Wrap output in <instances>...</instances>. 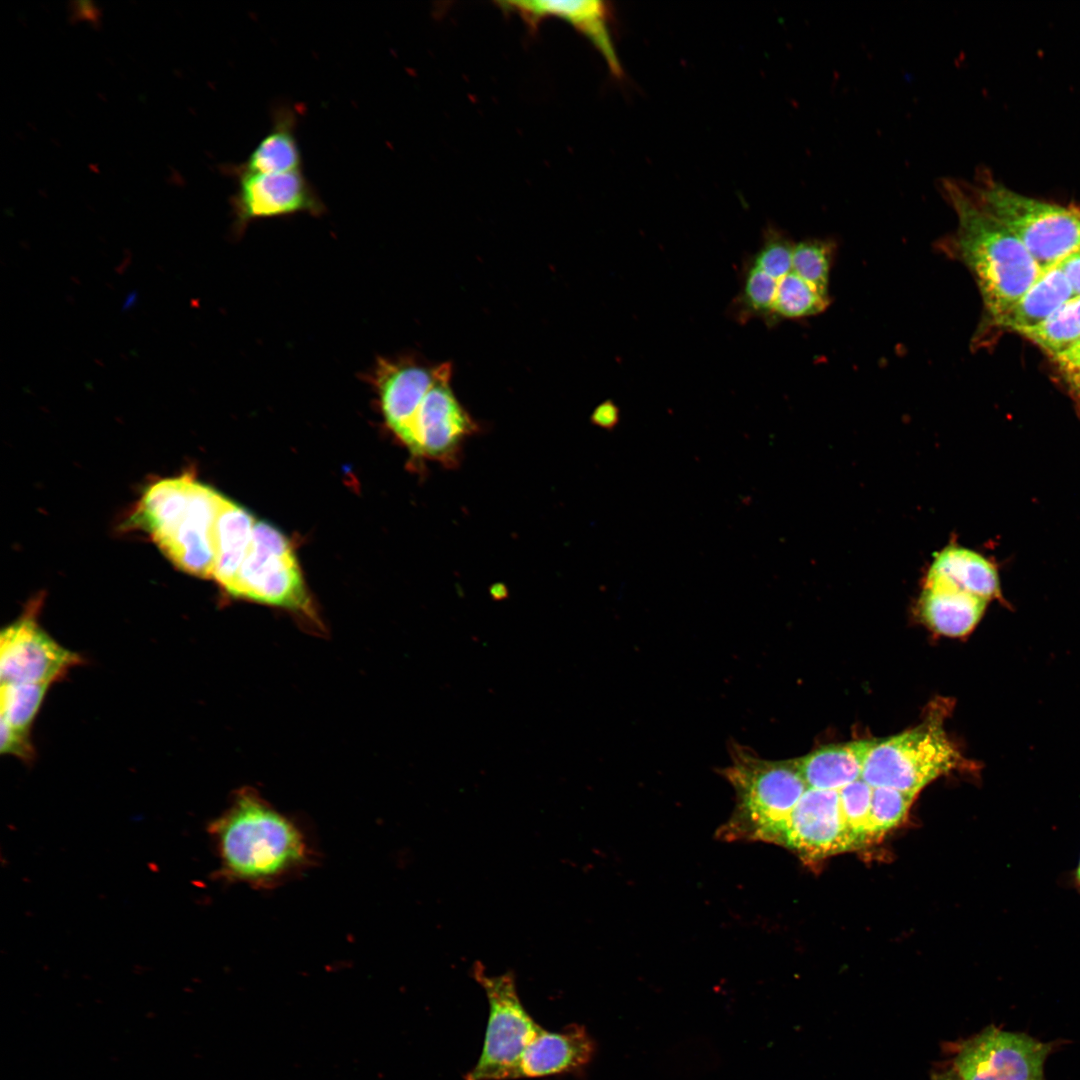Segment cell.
Segmentation results:
<instances>
[{"mask_svg": "<svg viewBox=\"0 0 1080 1080\" xmlns=\"http://www.w3.org/2000/svg\"><path fill=\"white\" fill-rule=\"evenodd\" d=\"M219 860L218 875L255 889H272L316 862L309 832L249 788L208 825Z\"/></svg>", "mask_w": 1080, "mask_h": 1080, "instance_id": "cell-1", "label": "cell"}, {"mask_svg": "<svg viewBox=\"0 0 1080 1080\" xmlns=\"http://www.w3.org/2000/svg\"><path fill=\"white\" fill-rule=\"evenodd\" d=\"M943 190L955 211L957 227L941 247L973 274L991 325L1036 283L1043 270L1022 242L975 200L966 183L946 180Z\"/></svg>", "mask_w": 1080, "mask_h": 1080, "instance_id": "cell-2", "label": "cell"}, {"mask_svg": "<svg viewBox=\"0 0 1080 1080\" xmlns=\"http://www.w3.org/2000/svg\"><path fill=\"white\" fill-rule=\"evenodd\" d=\"M224 500L213 488L183 474L151 484L136 516L177 568L213 578L215 527Z\"/></svg>", "mask_w": 1080, "mask_h": 1080, "instance_id": "cell-3", "label": "cell"}, {"mask_svg": "<svg viewBox=\"0 0 1080 1080\" xmlns=\"http://www.w3.org/2000/svg\"><path fill=\"white\" fill-rule=\"evenodd\" d=\"M721 774L735 791L736 806L717 837L781 845L787 820L808 789L797 761H771L735 749Z\"/></svg>", "mask_w": 1080, "mask_h": 1080, "instance_id": "cell-4", "label": "cell"}, {"mask_svg": "<svg viewBox=\"0 0 1080 1080\" xmlns=\"http://www.w3.org/2000/svg\"><path fill=\"white\" fill-rule=\"evenodd\" d=\"M966 185L975 200L1022 242L1043 272L1080 250V208L1022 194L986 174Z\"/></svg>", "mask_w": 1080, "mask_h": 1080, "instance_id": "cell-5", "label": "cell"}, {"mask_svg": "<svg viewBox=\"0 0 1080 1080\" xmlns=\"http://www.w3.org/2000/svg\"><path fill=\"white\" fill-rule=\"evenodd\" d=\"M960 752L937 715L901 734L873 740L861 779L871 787H888L916 796L926 785L958 768Z\"/></svg>", "mask_w": 1080, "mask_h": 1080, "instance_id": "cell-6", "label": "cell"}, {"mask_svg": "<svg viewBox=\"0 0 1080 1080\" xmlns=\"http://www.w3.org/2000/svg\"><path fill=\"white\" fill-rule=\"evenodd\" d=\"M225 592L237 599L283 608L317 621L289 540L266 522H256L248 552Z\"/></svg>", "mask_w": 1080, "mask_h": 1080, "instance_id": "cell-7", "label": "cell"}, {"mask_svg": "<svg viewBox=\"0 0 1080 1080\" xmlns=\"http://www.w3.org/2000/svg\"><path fill=\"white\" fill-rule=\"evenodd\" d=\"M474 976L489 1005L482 1051L465 1080L515 1079L521 1057L542 1027L523 1006L511 973L487 975L479 965Z\"/></svg>", "mask_w": 1080, "mask_h": 1080, "instance_id": "cell-8", "label": "cell"}, {"mask_svg": "<svg viewBox=\"0 0 1080 1080\" xmlns=\"http://www.w3.org/2000/svg\"><path fill=\"white\" fill-rule=\"evenodd\" d=\"M451 372L450 363L440 364L435 382L400 438L413 455L447 466L456 464L464 440L475 429L451 389Z\"/></svg>", "mask_w": 1080, "mask_h": 1080, "instance_id": "cell-9", "label": "cell"}, {"mask_svg": "<svg viewBox=\"0 0 1080 1080\" xmlns=\"http://www.w3.org/2000/svg\"><path fill=\"white\" fill-rule=\"evenodd\" d=\"M1051 1045L990 1026L962 1044L954 1070L961 1080H1045Z\"/></svg>", "mask_w": 1080, "mask_h": 1080, "instance_id": "cell-10", "label": "cell"}, {"mask_svg": "<svg viewBox=\"0 0 1080 1080\" xmlns=\"http://www.w3.org/2000/svg\"><path fill=\"white\" fill-rule=\"evenodd\" d=\"M34 603L0 636L1 684H48L79 665V654L61 646L37 621Z\"/></svg>", "mask_w": 1080, "mask_h": 1080, "instance_id": "cell-11", "label": "cell"}, {"mask_svg": "<svg viewBox=\"0 0 1080 1080\" xmlns=\"http://www.w3.org/2000/svg\"><path fill=\"white\" fill-rule=\"evenodd\" d=\"M237 182L230 199L233 229L242 233L257 219L308 213L322 215L326 208L314 186L300 171L270 174L232 173Z\"/></svg>", "mask_w": 1080, "mask_h": 1080, "instance_id": "cell-12", "label": "cell"}, {"mask_svg": "<svg viewBox=\"0 0 1080 1080\" xmlns=\"http://www.w3.org/2000/svg\"><path fill=\"white\" fill-rule=\"evenodd\" d=\"M781 846L806 862L856 850L842 815L839 790L808 788L787 820Z\"/></svg>", "mask_w": 1080, "mask_h": 1080, "instance_id": "cell-13", "label": "cell"}, {"mask_svg": "<svg viewBox=\"0 0 1080 1080\" xmlns=\"http://www.w3.org/2000/svg\"><path fill=\"white\" fill-rule=\"evenodd\" d=\"M440 364L426 367L412 360L380 358L372 379L387 426L400 439L426 393L435 382Z\"/></svg>", "mask_w": 1080, "mask_h": 1080, "instance_id": "cell-14", "label": "cell"}, {"mask_svg": "<svg viewBox=\"0 0 1080 1080\" xmlns=\"http://www.w3.org/2000/svg\"><path fill=\"white\" fill-rule=\"evenodd\" d=\"M498 5L505 11L519 15L531 30H536L541 21L549 17L568 22L593 43L608 63L610 70L616 76L621 75V66L608 29L609 8L605 2L532 0L502 1Z\"/></svg>", "mask_w": 1080, "mask_h": 1080, "instance_id": "cell-15", "label": "cell"}, {"mask_svg": "<svg viewBox=\"0 0 1080 1080\" xmlns=\"http://www.w3.org/2000/svg\"><path fill=\"white\" fill-rule=\"evenodd\" d=\"M594 1051V1042L581 1025L559 1032L542 1028L525 1049L515 1079L575 1072L591 1061Z\"/></svg>", "mask_w": 1080, "mask_h": 1080, "instance_id": "cell-16", "label": "cell"}, {"mask_svg": "<svg viewBox=\"0 0 1080 1080\" xmlns=\"http://www.w3.org/2000/svg\"><path fill=\"white\" fill-rule=\"evenodd\" d=\"M297 111L278 106L268 133L257 143L247 159L239 164L223 165L232 173L270 174L302 170V155L296 137Z\"/></svg>", "mask_w": 1080, "mask_h": 1080, "instance_id": "cell-17", "label": "cell"}, {"mask_svg": "<svg viewBox=\"0 0 1080 1080\" xmlns=\"http://www.w3.org/2000/svg\"><path fill=\"white\" fill-rule=\"evenodd\" d=\"M925 581L945 584L986 601L1001 597L995 566L981 554L956 544L934 554Z\"/></svg>", "mask_w": 1080, "mask_h": 1080, "instance_id": "cell-18", "label": "cell"}, {"mask_svg": "<svg viewBox=\"0 0 1080 1080\" xmlns=\"http://www.w3.org/2000/svg\"><path fill=\"white\" fill-rule=\"evenodd\" d=\"M987 603L957 588L925 581L919 606L923 620L934 632L961 637L975 628Z\"/></svg>", "mask_w": 1080, "mask_h": 1080, "instance_id": "cell-19", "label": "cell"}, {"mask_svg": "<svg viewBox=\"0 0 1080 1080\" xmlns=\"http://www.w3.org/2000/svg\"><path fill=\"white\" fill-rule=\"evenodd\" d=\"M873 740L821 747L796 760L808 788L840 790L861 778Z\"/></svg>", "mask_w": 1080, "mask_h": 1080, "instance_id": "cell-20", "label": "cell"}, {"mask_svg": "<svg viewBox=\"0 0 1080 1080\" xmlns=\"http://www.w3.org/2000/svg\"><path fill=\"white\" fill-rule=\"evenodd\" d=\"M1073 297V290L1057 265L1044 271L1036 283L990 326L1019 333L1042 323Z\"/></svg>", "mask_w": 1080, "mask_h": 1080, "instance_id": "cell-21", "label": "cell"}, {"mask_svg": "<svg viewBox=\"0 0 1080 1080\" xmlns=\"http://www.w3.org/2000/svg\"><path fill=\"white\" fill-rule=\"evenodd\" d=\"M255 518L225 498L215 527L213 579L225 590L235 578L250 547Z\"/></svg>", "mask_w": 1080, "mask_h": 1080, "instance_id": "cell-22", "label": "cell"}, {"mask_svg": "<svg viewBox=\"0 0 1080 1080\" xmlns=\"http://www.w3.org/2000/svg\"><path fill=\"white\" fill-rule=\"evenodd\" d=\"M759 272L772 284L774 290L768 321L816 315L823 312L830 303L829 294L804 280L795 272L793 266L788 273L775 280Z\"/></svg>", "mask_w": 1080, "mask_h": 1080, "instance_id": "cell-23", "label": "cell"}, {"mask_svg": "<svg viewBox=\"0 0 1080 1080\" xmlns=\"http://www.w3.org/2000/svg\"><path fill=\"white\" fill-rule=\"evenodd\" d=\"M1020 335L1047 352L1051 358L1080 339V296H1075L1042 323Z\"/></svg>", "mask_w": 1080, "mask_h": 1080, "instance_id": "cell-24", "label": "cell"}, {"mask_svg": "<svg viewBox=\"0 0 1080 1080\" xmlns=\"http://www.w3.org/2000/svg\"><path fill=\"white\" fill-rule=\"evenodd\" d=\"M48 684H1V720L30 734L32 723L45 698Z\"/></svg>", "mask_w": 1080, "mask_h": 1080, "instance_id": "cell-25", "label": "cell"}, {"mask_svg": "<svg viewBox=\"0 0 1080 1080\" xmlns=\"http://www.w3.org/2000/svg\"><path fill=\"white\" fill-rule=\"evenodd\" d=\"M872 790L861 778L839 790L842 815L856 849L877 842L870 820Z\"/></svg>", "mask_w": 1080, "mask_h": 1080, "instance_id": "cell-26", "label": "cell"}, {"mask_svg": "<svg viewBox=\"0 0 1080 1080\" xmlns=\"http://www.w3.org/2000/svg\"><path fill=\"white\" fill-rule=\"evenodd\" d=\"M835 246L833 242L809 239L795 243L792 266L804 280L828 293L829 275Z\"/></svg>", "mask_w": 1080, "mask_h": 1080, "instance_id": "cell-27", "label": "cell"}, {"mask_svg": "<svg viewBox=\"0 0 1080 1080\" xmlns=\"http://www.w3.org/2000/svg\"><path fill=\"white\" fill-rule=\"evenodd\" d=\"M915 797L888 787L873 788L870 820L877 842L903 822Z\"/></svg>", "mask_w": 1080, "mask_h": 1080, "instance_id": "cell-28", "label": "cell"}, {"mask_svg": "<svg viewBox=\"0 0 1080 1080\" xmlns=\"http://www.w3.org/2000/svg\"><path fill=\"white\" fill-rule=\"evenodd\" d=\"M0 752L25 761L33 759L34 749L30 734L21 732L1 720Z\"/></svg>", "mask_w": 1080, "mask_h": 1080, "instance_id": "cell-29", "label": "cell"}, {"mask_svg": "<svg viewBox=\"0 0 1080 1080\" xmlns=\"http://www.w3.org/2000/svg\"><path fill=\"white\" fill-rule=\"evenodd\" d=\"M1058 266L1067 278L1074 296H1080V250L1067 256Z\"/></svg>", "mask_w": 1080, "mask_h": 1080, "instance_id": "cell-30", "label": "cell"}, {"mask_svg": "<svg viewBox=\"0 0 1080 1080\" xmlns=\"http://www.w3.org/2000/svg\"><path fill=\"white\" fill-rule=\"evenodd\" d=\"M1061 373L1080 368V339L1052 357Z\"/></svg>", "mask_w": 1080, "mask_h": 1080, "instance_id": "cell-31", "label": "cell"}, {"mask_svg": "<svg viewBox=\"0 0 1080 1080\" xmlns=\"http://www.w3.org/2000/svg\"><path fill=\"white\" fill-rule=\"evenodd\" d=\"M593 421L605 428L614 427L619 420V410L611 401L602 403L593 413Z\"/></svg>", "mask_w": 1080, "mask_h": 1080, "instance_id": "cell-32", "label": "cell"}, {"mask_svg": "<svg viewBox=\"0 0 1080 1080\" xmlns=\"http://www.w3.org/2000/svg\"><path fill=\"white\" fill-rule=\"evenodd\" d=\"M1063 378L1073 396L1080 402V368L1063 372Z\"/></svg>", "mask_w": 1080, "mask_h": 1080, "instance_id": "cell-33", "label": "cell"}, {"mask_svg": "<svg viewBox=\"0 0 1080 1080\" xmlns=\"http://www.w3.org/2000/svg\"><path fill=\"white\" fill-rule=\"evenodd\" d=\"M935 1080H961V1079L958 1076V1074L956 1073V1071L954 1070L952 1072H947V1073H944V1074L936 1077Z\"/></svg>", "mask_w": 1080, "mask_h": 1080, "instance_id": "cell-34", "label": "cell"}, {"mask_svg": "<svg viewBox=\"0 0 1080 1080\" xmlns=\"http://www.w3.org/2000/svg\"><path fill=\"white\" fill-rule=\"evenodd\" d=\"M505 593H506V592H505L504 588H501V589H499V588H498V586H495V587H494V588H493V589L491 590V594H492V595L494 596V598H496V599H501V598H503V597L505 596Z\"/></svg>", "mask_w": 1080, "mask_h": 1080, "instance_id": "cell-35", "label": "cell"}, {"mask_svg": "<svg viewBox=\"0 0 1080 1080\" xmlns=\"http://www.w3.org/2000/svg\"><path fill=\"white\" fill-rule=\"evenodd\" d=\"M1075 880L1076 882L1080 881V860L1075 871Z\"/></svg>", "mask_w": 1080, "mask_h": 1080, "instance_id": "cell-36", "label": "cell"}, {"mask_svg": "<svg viewBox=\"0 0 1080 1080\" xmlns=\"http://www.w3.org/2000/svg\"><path fill=\"white\" fill-rule=\"evenodd\" d=\"M1077 884H1078V885L1080 886V881H1079V882H1077Z\"/></svg>", "mask_w": 1080, "mask_h": 1080, "instance_id": "cell-37", "label": "cell"}]
</instances>
